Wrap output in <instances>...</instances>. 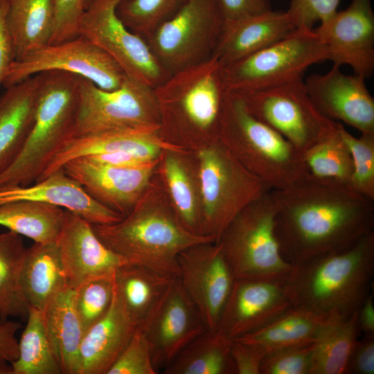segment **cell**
I'll use <instances>...</instances> for the list:
<instances>
[{
	"mask_svg": "<svg viewBox=\"0 0 374 374\" xmlns=\"http://www.w3.org/2000/svg\"><path fill=\"white\" fill-rule=\"evenodd\" d=\"M19 341V355L11 363L14 374H60V362L48 338L42 312L30 308Z\"/></svg>",
	"mask_w": 374,
	"mask_h": 374,
	"instance_id": "obj_37",
	"label": "cell"
},
{
	"mask_svg": "<svg viewBox=\"0 0 374 374\" xmlns=\"http://www.w3.org/2000/svg\"><path fill=\"white\" fill-rule=\"evenodd\" d=\"M152 127H160L154 88L127 76L118 88L105 90L80 76L69 138L119 128Z\"/></svg>",
	"mask_w": 374,
	"mask_h": 374,
	"instance_id": "obj_11",
	"label": "cell"
},
{
	"mask_svg": "<svg viewBox=\"0 0 374 374\" xmlns=\"http://www.w3.org/2000/svg\"><path fill=\"white\" fill-rule=\"evenodd\" d=\"M177 276L127 262L114 276V292L131 323L143 330L148 323Z\"/></svg>",
	"mask_w": 374,
	"mask_h": 374,
	"instance_id": "obj_26",
	"label": "cell"
},
{
	"mask_svg": "<svg viewBox=\"0 0 374 374\" xmlns=\"http://www.w3.org/2000/svg\"><path fill=\"white\" fill-rule=\"evenodd\" d=\"M154 91L164 140L195 152L217 139L226 90L215 56L172 73Z\"/></svg>",
	"mask_w": 374,
	"mask_h": 374,
	"instance_id": "obj_4",
	"label": "cell"
},
{
	"mask_svg": "<svg viewBox=\"0 0 374 374\" xmlns=\"http://www.w3.org/2000/svg\"><path fill=\"white\" fill-rule=\"evenodd\" d=\"M326 60L314 29L296 28L260 51L222 65L224 86L227 91L242 92L297 81L310 66Z\"/></svg>",
	"mask_w": 374,
	"mask_h": 374,
	"instance_id": "obj_9",
	"label": "cell"
},
{
	"mask_svg": "<svg viewBox=\"0 0 374 374\" xmlns=\"http://www.w3.org/2000/svg\"><path fill=\"white\" fill-rule=\"evenodd\" d=\"M20 200L59 206L93 224H111L123 217L92 198L62 168L29 186L0 189V204Z\"/></svg>",
	"mask_w": 374,
	"mask_h": 374,
	"instance_id": "obj_23",
	"label": "cell"
},
{
	"mask_svg": "<svg viewBox=\"0 0 374 374\" xmlns=\"http://www.w3.org/2000/svg\"><path fill=\"white\" fill-rule=\"evenodd\" d=\"M74 289L67 287L42 312L45 328L62 373L78 374L84 331L74 305Z\"/></svg>",
	"mask_w": 374,
	"mask_h": 374,
	"instance_id": "obj_31",
	"label": "cell"
},
{
	"mask_svg": "<svg viewBox=\"0 0 374 374\" xmlns=\"http://www.w3.org/2000/svg\"><path fill=\"white\" fill-rule=\"evenodd\" d=\"M9 0H0V85L15 61L11 35L8 25Z\"/></svg>",
	"mask_w": 374,
	"mask_h": 374,
	"instance_id": "obj_49",
	"label": "cell"
},
{
	"mask_svg": "<svg viewBox=\"0 0 374 374\" xmlns=\"http://www.w3.org/2000/svg\"><path fill=\"white\" fill-rule=\"evenodd\" d=\"M340 0H291L286 11L294 28L313 29L314 25L331 17Z\"/></svg>",
	"mask_w": 374,
	"mask_h": 374,
	"instance_id": "obj_44",
	"label": "cell"
},
{
	"mask_svg": "<svg viewBox=\"0 0 374 374\" xmlns=\"http://www.w3.org/2000/svg\"><path fill=\"white\" fill-rule=\"evenodd\" d=\"M194 154L202 201L199 233L217 242L239 213L272 190L248 170L218 139Z\"/></svg>",
	"mask_w": 374,
	"mask_h": 374,
	"instance_id": "obj_7",
	"label": "cell"
},
{
	"mask_svg": "<svg viewBox=\"0 0 374 374\" xmlns=\"http://www.w3.org/2000/svg\"><path fill=\"white\" fill-rule=\"evenodd\" d=\"M333 65L350 66L367 79L374 71V12L372 0H352L314 29Z\"/></svg>",
	"mask_w": 374,
	"mask_h": 374,
	"instance_id": "obj_16",
	"label": "cell"
},
{
	"mask_svg": "<svg viewBox=\"0 0 374 374\" xmlns=\"http://www.w3.org/2000/svg\"><path fill=\"white\" fill-rule=\"evenodd\" d=\"M337 128L303 154L313 177L350 186L353 163L350 151ZM351 187V186H350Z\"/></svg>",
	"mask_w": 374,
	"mask_h": 374,
	"instance_id": "obj_38",
	"label": "cell"
},
{
	"mask_svg": "<svg viewBox=\"0 0 374 374\" xmlns=\"http://www.w3.org/2000/svg\"><path fill=\"white\" fill-rule=\"evenodd\" d=\"M295 29L287 12L280 10L224 21L213 56L226 65L269 46Z\"/></svg>",
	"mask_w": 374,
	"mask_h": 374,
	"instance_id": "obj_24",
	"label": "cell"
},
{
	"mask_svg": "<svg viewBox=\"0 0 374 374\" xmlns=\"http://www.w3.org/2000/svg\"><path fill=\"white\" fill-rule=\"evenodd\" d=\"M159 130V127H126L69 138L51 159L35 182L60 169L69 161L80 157L125 152L152 161L159 159L163 150L188 151L164 140Z\"/></svg>",
	"mask_w": 374,
	"mask_h": 374,
	"instance_id": "obj_22",
	"label": "cell"
},
{
	"mask_svg": "<svg viewBox=\"0 0 374 374\" xmlns=\"http://www.w3.org/2000/svg\"><path fill=\"white\" fill-rule=\"evenodd\" d=\"M37 75L6 88L0 96V174L13 162L34 119Z\"/></svg>",
	"mask_w": 374,
	"mask_h": 374,
	"instance_id": "obj_28",
	"label": "cell"
},
{
	"mask_svg": "<svg viewBox=\"0 0 374 374\" xmlns=\"http://www.w3.org/2000/svg\"><path fill=\"white\" fill-rule=\"evenodd\" d=\"M19 286L28 308L41 312L56 294L69 287L55 242H34L26 249Z\"/></svg>",
	"mask_w": 374,
	"mask_h": 374,
	"instance_id": "obj_29",
	"label": "cell"
},
{
	"mask_svg": "<svg viewBox=\"0 0 374 374\" xmlns=\"http://www.w3.org/2000/svg\"><path fill=\"white\" fill-rule=\"evenodd\" d=\"M141 330L149 344L156 369L167 366L189 343L206 330L178 276Z\"/></svg>",
	"mask_w": 374,
	"mask_h": 374,
	"instance_id": "obj_19",
	"label": "cell"
},
{
	"mask_svg": "<svg viewBox=\"0 0 374 374\" xmlns=\"http://www.w3.org/2000/svg\"><path fill=\"white\" fill-rule=\"evenodd\" d=\"M74 291V305L84 332L109 311L114 296V278L91 280Z\"/></svg>",
	"mask_w": 374,
	"mask_h": 374,
	"instance_id": "obj_41",
	"label": "cell"
},
{
	"mask_svg": "<svg viewBox=\"0 0 374 374\" xmlns=\"http://www.w3.org/2000/svg\"><path fill=\"white\" fill-rule=\"evenodd\" d=\"M188 0H123L116 12L125 26L143 37L175 15Z\"/></svg>",
	"mask_w": 374,
	"mask_h": 374,
	"instance_id": "obj_39",
	"label": "cell"
},
{
	"mask_svg": "<svg viewBox=\"0 0 374 374\" xmlns=\"http://www.w3.org/2000/svg\"><path fill=\"white\" fill-rule=\"evenodd\" d=\"M26 249L21 235L10 231L0 233V321L28 317L29 308L19 286Z\"/></svg>",
	"mask_w": 374,
	"mask_h": 374,
	"instance_id": "obj_36",
	"label": "cell"
},
{
	"mask_svg": "<svg viewBox=\"0 0 374 374\" xmlns=\"http://www.w3.org/2000/svg\"><path fill=\"white\" fill-rule=\"evenodd\" d=\"M64 215L65 209L39 202L0 204V226L36 243L55 242Z\"/></svg>",
	"mask_w": 374,
	"mask_h": 374,
	"instance_id": "obj_34",
	"label": "cell"
},
{
	"mask_svg": "<svg viewBox=\"0 0 374 374\" xmlns=\"http://www.w3.org/2000/svg\"><path fill=\"white\" fill-rule=\"evenodd\" d=\"M87 1H88V0H84V3H86V2Z\"/></svg>",
	"mask_w": 374,
	"mask_h": 374,
	"instance_id": "obj_54",
	"label": "cell"
},
{
	"mask_svg": "<svg viewBox=\"0 0 374 374\" xmlns=\"http://www.w3.org/2000/svg\"><path fill=\"white\" fill-rule=\"evenodd\" d=\"M357 312L348 318H335L314 343L310 374H345L357 341Z\"/></svg>",
	"mask_w": 374,
	"mask_h": 374,
	"instance_id": "obj_35",
	"label": "cell"
},
{
	"mask_svg": "<svg viewBox=\"0 0 374 374\" xmlns=\"http://www.w3.org/2000/svg\"><path fill=\"white\" fill-rule=\"evenodd\" d=\"M373 274L372 231L346 250L294 265L284 284L292 307L348 318L372 292Z\"/></svg>",
	"mask_w": 374,
	"mask_h": 374,
	"instance_id": "obj_3",
	"label": "cell"
},
{
	"mask_svg": "<svg viewBox=\"0 0 374 374\" xmlns=\"http://www.w3.org/2000/svg\"><path fill=\"white\" fill-rule=\"evenodd\" d=\"M313 344L285 348L267 353L260 374H310Z\"/></svg>",
	"mask_w": 374,
	"mask_h": 374,
	"instance_id": "obj_42",
	"label": "cell"
},
{
	"mask_svg": "<svg viewBox=\"0 0 374 374\" xmlns=\"http://www.w3.org/2000/svg\"><path fill=\"white\" fill-rule=\"evenodd\" d=\"M217 139L272 190L287 188L310 175L303 154L254 117L235 93L226 91L224 96Z\"/></svg>",
	"mask_w": 374,
	"mask_h": 374,
	"instance_id": "obj_6",
	"label": "cell"
},
{
	"mask_svg": "<svg viewBox=\"0 0 374 374\" xmlns=\"http://www.w3.org/2000/svg\"><path fill=\"white\" fill-rule=\"evenodd\" d=\"M136 330L123 311L114 287L109 311L84 332L79 350L78 374H107Z\"/></svg>",
	"mask_w": 374,
	"mask_h": 374,
	"instance_id": "obj_25",
	"label": "cell"
},
{
	"mask_svg": "<svg viewBox=\"0 0 374 374\" xmlns=\"http://www.w3.org/2000/svg\"><path fill=\"white\" fill-rule=\"evenodd\" d=\"M192 151L163 150L157 172L172 206L184 226L200 234L202 201L196 159Z\"/></svg>",
	"mask_w": 374,
	"mask_h": 374,
	"instance_id": "obj_27",
	"label": "cell"
},
{
	"mask_svg": "<svg viewBox=\"0 0 374 374\" xmlns=\"http://www.w3.org/2000/svg\"><path fill=\"white\" fill-rule=\"evenodd\" d=\"M179 278L207 330H215L235 278L221 244L208 242L192 246L177 258Z\"/></svg>",
	"mask_w": 374,
	"mask_h": 374,
	"instance_id": "obj_15",
	"label": "cell"
},
{
	"mask_svg": "<svg viewBox=\"0 0 374 374\" xmlns=\"http://www.w3.org/2000/svg\"><path fill=\"white\" fill-rule=\"evenodd\" d=\"M55 243L72 289L91 280L114 278L118 268L129 262L102 242L90 222L67 210Z\"/></svg>",
	"mask_w": 374,
	"mask_h": 374,
	"instance_id": "obj_18",
	"label": "cell"
},
{
	"mask_svg": "<svg viewBox=\"0 0 374 374\" xmlns=\"http://www.w3.org/2000/svg\"><path fill=\"white\" fill-rule=\"evenodd\" d=\"M291 306L284 281L235 279L216 330L233 340L262 328Z\"/></svg>",
	"mask_w": 374,
	"mask_h": 374,
	"instance_id": "obj_21",
	"label": "cell"
},
{
	"mask_svg": "<svg viewBox=\"0 0 374 374\" xmlns=\"http://www.w3.org/2000/svg\"><path fill=\"white\" fill-rule=\"evenodd\" d=\"M366 80L355 73L345 74L333 65L326 73L308 76L304 84L312 101L326 117L342 121L361 133L374 132V98Z\"/></svg>",
	"mask_w": 374,
	"mask_h": 374,
	"instance_id": "obj_20",
	"label": "cell"
},
{
	"mask_svg": "<svg viewBox=\"0 0 374 374\" xmlns=\"http://www.w3.org/2000/svg\"><path fill=\"white\" fill-rule=\"evenodd\" d=\"M91 226L105 245L129 262L170 276H179L180 253L196 244L215 242L184 226L157 170L130 213L115 223Z\"/></svg>",
	"mask_w": 374,
	"mask_h": 374,
	"instance_id": "obj_2",
	"label": "cell"
},
{
	"mask_svg": "<svg viewBox=\"0 0 374 374\" xmlns=\"http://www.w3.org/2000/svg\"><path fill=\"white\" fill-rule=\"evenodd\" d=\"M36 75L33 125L19 153L0 174V189L35 183L70 136L78 107L80 76L57 70Z\"/></svg>",
	"mask_w": 374,
	"mask_h": 374,
	"instance_id": "obj_5",
	"label": "cell"
},
{
	"mask_svg": "<svg viewBox=\"0 0 374 374\" xmlns=\"http://www.w3.org/2000/svg\"><path fill=\"white\" fill-rule=\"evenodd\" d=\"M373 291L367 296L357 312V326L364 335L374 334V304Z\"/></svg>",
	"mask_w": 374,
	"mask_h": 374,
	"instance_id": "obj_52",
	"label": "cell"
},
{
	"mask_svg": "<svg viewBox=\"0 0 374 374\" xmlns=\"http://www.w3.org/2000/svg\"><path fill=\"white\" fill-rule=\"evenodd\" d=\"M233 93L254 117L276 130L302 154L333 132L339 123L319 112L303 80Z\"/></svg>",
	"mask_w": 374,
	"mask_h": 374,
	"instance_id": "obj_12",
	"label": "cell"
},
{
	"mask_svg": "<svg viewBox=\"0 0 374 374\" xmlns=\"http://www.w3.org/2000/svg\"><path fill=\"white\" fill-rule=\"evenodd\" d=\"M233 340L218 330H206L164 368L166 374L236 373L231 355Z\"/></svg>",
	"mask_w": 374,
	"mask_h": 374,
	"instance_id": "obj_33",
	"label": "cell"
},
{
	"mask_svg": "<svg viewBox=\"0 0 374 374\" xmlns=\"http://www.w3.org/2000/svg\"><path fill=\"white\" fill-rule=\"evenodd\" d=\"M123 0H88L78 33L109 54L127 76L152 88L170 74L158 62L146 40L128 29L116 8Z\"/></svg>",
	"mask_w": 374,
	"mask_h": 374,
	"instance_id": "obj_13",
	"label": "cell"
},
{
	"mask_svg": "<svg viewBox=\"0 0 374 374\" xmlns=\"http://www.w3.org/2000/svg\"><path fill=\"white\" fill-rule=\"evenodd\" d=\"M224 25L217 0H188L145 39L161 66L171 75L212 57Z\"/></svg>",
	"mask_w": 374,
	"mask_h": 374,
	"instance_id": "obj_10",
	"label": "cell"
},
{
	"mask_svg": "<svg viewBox=\"0 0 374 374\" xmlns=\"http://www.w3.org/2000/svg\"><path fill=\"white\" fill-rule=\"evenodd\" d=\"M224 21H235L272 10L270 0H217Z\"/></svg>",
	"mask_w": 374,
	"mask_h": 374,
	"instance_id": "obj_48",
	"label": "cell"
},
{
	"mask_svg": "<svg viewBox=\"0 0 374 374\" xmlns=\"http://www.w3.org/2000/svg\"><path fill=\"white\" fill-rule=\"evenodd\" d=\"M21 326L18 321H0V358L10 363L15 361L19 355V341L16 334Z\"/></svg>",
	"mask_w": 374,
	"mask_h": 374,
	"instance_id": "obj_50",
	"label": "cell"
},
{
	"mask_svg": "<svg viewBox=\"0 0 374 374\" xmlns=\"http://www.w3.org/2000/svg\"><path fill=\"white\" fill-rule=\"evenodd\" d=\"M374 373V334L364 335L357 341L350 356L345 374Z\"/></svg>",
	"mask_w": 374,
	"mask_h": 374,
	"instance_id": "obj_47",
	"label": "cell"
},
{
	"mask_svg": "<svg viewBox=\"0 0 374 374\" xmlns=\"http://www.w3.org/2000/svg\"><path fill=\"white\" fill-rule=\"evenodd\" d=\"M159 159L138 167H118L80 157L69 161L61 168L92 198L124 216L146 190Z\"/></svg>",
	"mask_w": 374,
	"mask_h": 374,
	"instance_id": "obj_17",
	"label": "cell"
},
{
	"mask_svg": "<svg viewBox=\"0 0 374 374\" xmlns=\"http://www.w3.org/2000/svg\"><path fill=\"white\" fill-rule=\"evenodd\" d=\"M84 157H87L90 160L100 164L118 167H138L154 161L148 160L125 152L100 153Z\"/></svg>",
	"mask_w": 374,
	"mask_h": 374,
	"instance_id": "obj_51",
	"label": "cell"
},
{
	"mask_svg": "<svg viewBox=\"0 0 374 374\" xmlns=\"http://www.w3.org/2000/svg\"><path fill=\"white\" fill-rule=\"evenodd\" d=\"M339 132L350 149L353 163L351 188L374 199V132L351 134L339 123Z\"/></svg>",
	"mask_w": 374,
	"mask_h": 374,
	"instance_id": "obj_40",
	"label": "cell"
},
{
	"mask_svg": "<svg viewBox=\"0 0 374 374\" xmlns=\"http://www.w3.org/2000/svg\"><path fill=\"white\" fill-rule=\"evenodd\" d=\"M54 24L48 44L71 40L79 35L78 26L84 10V0H53Z\"/></svg>",
	"mask_w": 374,
	"mask_h": 374,
	"instance_id": "obj_45",
	"label": "cell"
},
{
	"mask_svg": "<svg viewBox=\"0 0 374 374\" xmlns=\"http://www.w3.org/2000/svg\"><path fill=\"white\" fill-rule=\"evenodd\" d=\"M53 24V0H9L8 25L15 61L48 45Z\"/></svg>",
	"mask_w": 374,
	"mask_h": 374,
	"instance_id": "obj_32",
	"label": "cell"
},
{
	"mask_svg": "<svg viewBox=\"0 0 374 374\" xmlns=\"http://www.w3.org/2000/svg\"><path fill=\"white\" fill-rule=\"evenodd\" d=\"M53 70L80 75L105 90L118 88L127 77L109 54L79 35L66 42L46 45L15 61L2 84L8 88L37 73Z\"/></svg>",
	"mask_w": 374,
	"mask_h": 374,
	"instance_id": "obj_14",
	"label": "cell"
},
{
	"mask_svg": "<svg viewBox=\"0 0 374 374\" xmlns=\"http://www.w3.org/2000/svg\"><path fill=\"white\" fill-rule=\"evenodd\" d=\"M337 317L325 316L290 307L262 328L238 339L261 348L266 354L279 349L316 342L328 324Z\"/></svg>",
	"mask_w": 374,
	"mask_h": 374,
	"instance_id": "obj_30",
	"label": "cell"
},
{
	"mask_svg": "<svg viewBox=\"0 0 374 374\" xmlns=\"http://www.w3.org/2000/svg\"><path fill=\"white\" fill-rule=\"evenodd\" d=\"M271 190L239 213L219 242L235 279L284 281L293 265L283 256L275 235Z\"/></svg>",
	"mask_w": 374,
	"mask_h": 374,
	"instance_id": "obj_8",
	"label": "cell"
},
{
	"mask_svg": "<svg viewBox=\"0 0 374 374\" xmlns=\"http://www.w3.org/2000/svg\"><path fill=\"white\" fill-rule=\"evenodd\" d=\"M231 355L238 374H260V366L266 353L256 346L233 339Z\"/></svg>",
	"mask_w": 374,
	"mask_h": 374,
	"instance_id": "obj_46",
	"label": "cell"
},
{
	"mask_svg": "<svg viewBox=\"0 0 374 374\" xmlns=\"http://www.w3.org/2000/svg\"><path fill=\"white\" fill-rule=\"evenodd\" d=\"M0 374H14L11 363L0 358Z\"/></svg>",
	"mask_w": 374,
	"mask_h": 374,
	"instance_id": "obj_53",
	"label": "cell"
},
{
	"mask_svg": "<svg viewBox=\"0 0 374 374\" xmlns=\"http://www.w3.org/2000/svg\"><path fill=\"white\" fill-rule=\"evenodd\" d=\"M150 348L143 332L137 329L107 374H156Z\"/></svg>",
	"mask_w": 374,
	"mask_h": 374,
	"instance_id": "obj_43",
	"label": "cell"
},
{
	"mask_svg": "<svg viewBox=\"0 0 374 374\" xmlns=\"http://www.w3.org/2000/svg\"><path fill=\"white\" fill-rule=\"evenodd\" d=\"M271 194L275 235L293 265L346 250L374 231V199L348 185L310 175Z\"/></svg>",
	"mask_w": 374,
	"mask_h": 374,
	"instance_id": "obj_1",
	"label": "cell"
}]
</instances>
